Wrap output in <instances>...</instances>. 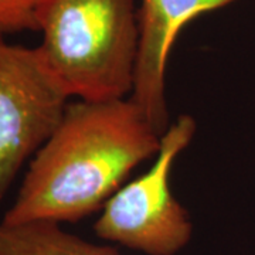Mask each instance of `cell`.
<instances>
[{
    "label": "cell",
    "instance_id": "cell-3",
    "mask_svg": "<svg viewBox=\"0 0 255 255\" xmlns=\"http://www.w3.org/2000/svg\"><path fill=\"white\" fill-rule=\"evenodd\" d=\"M196 130V119L189 114L170 122L149 170L124 184L101 210L94 224L97 237L146 255H176L186 248L193 223L172 193L170 174Z\"/></svg>",
    "mask_w": 255,
    "mask_h": 255
},
{
    "label": "cell",
    "instance_id": "cell-1",
    "mask_svg": "<svg viewBox=\"0 0 255 255\" xmlns=\"http://www.w3.org/2000/svg\"><path fill=\"white\" fill-rule=\"evenodd\" d=\"M160 136L130 97L71 101L1 223H77L101 211L136 166L155 157Z\"/></svg>",
    "mask_w": 255,
    "mask_h": 255
},
{
    "label": "cell",
    "instance_id": "cell-7",
    "mask_svg": "<svg viewBox=\"0 0 255 255\" xmlns=\"http://www.w3.org/2000/svg\"><path fill=\"white\" fill-rule=\"evenodd\" d=\"M43 0H0V36L38 31L37 9Z\"/></svg>",
    "mask_w": 255,
    "mask_h": 255
},
{
    "label": "cell",
    "instance_id": "cell-5",
    "mask_svg": "<svg viewBox=\"0 0 255 255\" xmlns=\"http://www.w3.org/2000/svg\"><path fill=\"white\" fill-rule=\"evenodd\" d=\"M236 0H142L140 47L130 98L145 112L159 135L170 125L166 102V68L176 38L191 20Z\"/></svg>",
    "mask_w": 255,
    "mask_h": 255
},
{
    "label": "cell",
    "instance_id": "cell-2",
    "mask_svg": "<svg viewBox=\"0 0 255 255\" xmlns=\"http://www.w3.org/2000/svg\"><path fill=\"white\" fill-rule=\"evenodd\" d=\"M36 18L38 48L70 98L132 95L140 47L135 0H43Z\"/></svg>",
    "mask_w": 255,
    "mask_h": 255
},
{
    "label": "cell",
    "instance_id": "cell-6",
    "mask_svg": "<svg viewBox=\"0 0 255 255\" xmlns=\"http://www.w3.org/2000/svg\"><path fill=\"white\" fill-rule=\"evenodd\" d=\"M0 255H122L117 248L90 243L57 223L6 224L0 221Z\"/></svg>",
    "mask_w": 255,
    "mask_h": 255
},
{
    "label": "cell",
    "instance_id": "cell-4",
    "mask_svg": "<svg viewBox=\"0 0 255 255\" xmlns=\"http://www.w3.org/2000/svg\"><path fill=\"white\" fill-rule=\"evenodd\" d=\"M70 100L38 47L0 36V201L54 133Z\"/></svg>",
    "mask_w": 255,
    "mask_h": 255
}]
</instances>
